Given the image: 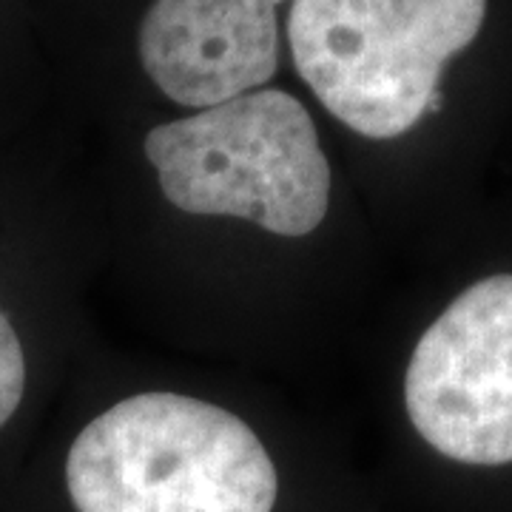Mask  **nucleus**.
<instances>
[{"mask_svg": "<svg viewBox=\"0 0 512 512\" xmlns=\"http://www.w3.org/2000/svg\"><path fill=\"white\" fill-rule=\"evenodd\" d=\"M77 512H271L276 467L245 421L180 393L114 404L74 439Z\"/></svg>", "mask_w": 512, "mask_h": 512, "instance_id": "obj_1", "label": "nucleus"}, {"mask_svg": "<svg viewBox=\"0 0 512 512\" xmlns=\"http://www.w3.org/2000/svg\"><path fill=\"white\" fill-rule=\"evenodd\" d=\"M143 151L185 214L239 217L279 237H308L328 214V157L288 92L256 89L154 126Z\"/></svg>", "mask_w": 512, "mask_h": 512, "instance_id": "obj_2", "label": "nucleus"}, {"mask_svg": "<svg viewBox=\"0 0 512 512\" xmlns=\"http://www.w3.org/2000/svg\"><path fill=\"white\" fill-rule=\"evenodd\" d=\"M487 0H293L296 74L325 109L370 140H390L439 100L444 63L481 32Z\"/></svg>", "mask_w": 512, "mask_h": 512, "instance_id": "obj_3", "label": "nucleus"}, {"mask_svg": "<svg viewBox=\"0 0 512 512\" xmlns=\"http://www.w3.org/2000/svg\"><path fill=\"white\" fill-rule=\"evenodd\" d=\"M404 404L441 456L512 464V274L476 282L424 330L404 376Z\"/></svg>", "mask_w": 512, "mask_h": 512, "instance_id": "obj_4", "label": "nucleus"}, {"mask_svg": "<svg viewBox=\"0 0 512 512\" xmlns=\"http://www.w3.org/2000/svg\"><path fill=\"white\" fill-rule=\"evenodd\" d=\"M285 0H154L140 23V63L185 109L262 89L279 69Z\"/></svg>", "mask_w": 512, "mask_h": 512, "instance_id": "obj_5", "label": "nucleus"}, {"mask_svg": "<svg viewBox=\"0 0 512 512\" xmlns=\"http://www.w3.org/2000/svg\"><path fill=\"white\" fill-rule=\"evenodd\" d=\"M26 390V359L12 322L0 311V427L12 419Z\"/></svg>", "mask_w": 512, "mask_h": 512, "instance_id": "obj_6", "label": "nucleus"}]
</instances>
